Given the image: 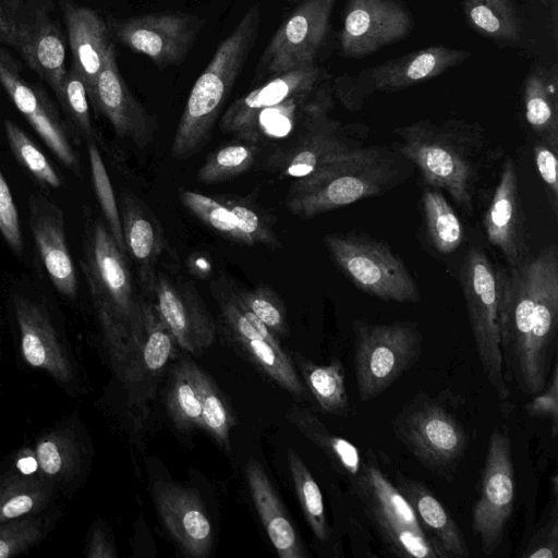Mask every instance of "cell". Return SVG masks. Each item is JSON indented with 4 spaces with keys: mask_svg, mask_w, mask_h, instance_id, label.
<instances>
[{
    "mask_svg": "<svg viewBox=\"0 0 558 558\" xmlns=\"http://www.w3.org/2000/svg\"><path fill=\"white\" fill-rule=\"evenodd\" d=\"M50 526L51 520L41 512L0 522V558L31 550L44 541Z\"/></svg>",
    "mask_w": 558,
    "mask_h": 558,
    "instance_id": "f6af8a7d",
    "label": "cell"
},
{
    "mask_svg": "<svg viewBox=\"0 0 558 558\" xmlns=\"http://www.w3.org/2000/svg\"><path fill=\"white\" fill-rule=\"evenodd\" d=\"M335 3L336 0H301L263 51L257 73L270 78L316 64Z\"/></svg>",
    "mask_w": 558,
    "mask_h": 558,
    "instance_id": "5bb4252c",
    "label": "cell"
},
{
    "mask_svg": "<svg viewBox=\"0 0 558 558\" xmlns=\"http://www.w3.org/2000/svg\"><path fill=\"white\" fill-rule=\"evenodd\" d=\"M354 373L362 402L386 391L421 357L423 337L416 324L353 322Z\"/></svg>",
    "mask_w": 558,
    "mask_h": 558,
    "instance_id": "52a82bcc",
    "label": "cell"
},
{
    "mask_svg": "<svg viewBox=\"0 0 558 558\" xmlns=\"http://www.w3.org/2000/svg\"><path fill=\"white\" fill-rule=\"evenodd\" d=\"M288 466L304 517L319 542L330 537L323 495L312 473L292 448L287 452Z\"/></svg>",
    "mask_w": 558,
    "mask_h": 558,
    "instance_id": "60d3db41",
    "label": "cell"
},
{
    "mask_svg": "<svg viewBox=\"0 0 558 558\" xmlns=\"http://www.w3.org/2000/svg\"><path fill=\"white\" fill-rule=\"evenodd\" d=\"M351 478L365 514L392 554L437 558L413 508L375 460H362L359 472Z\"/></svg>",
    "mask_w": 558,
    "mask_h": 558,
    "instance_id": "8fae6325",
    "label": "cell"
},
{
    "mask_svg": "<svg viewBox=\"0 0 558 558\" xmlns=\"http://www.w3.org/2000/svg\"><path fill=\"white\" fill-rule=\"evenodd\" d=\"M413 27L412 12L399 0H348L338 36L340 52L347 58L369 56L408 37Z\"/></svg>",
    "mask_w": 558,
    "mask_h": 558,
    "instance_id": "e0dca14e",
    "label": "cell"
},
{
    "mask_svg": "<svg viewBox=\"0 0 558 558\" xmlns=\"http://www.w3.org/2000/svg\"><path fill=\"white\" fill-rule=\"evenodd\" d=\"M260 22V5H251L195 81L172 140L170 153L175 159L192 157L208 141L258 36Z\"/></svg>",
    "mask_w": 558,
    "mask_h": 558,
    "instance_id": "5b68a950",
    "label": "cell"
},
{
    "mask_svg": "<svg viewBox=\"0 0 558 558\" xmlns=\"http://www.w3.org/2000/svg\"><path fill=\"white\" fill-rule=\"evenodd\" d=\"M324 242L339 269L357 289L383 301H420L418 287L405 264L384 242L357 233H330Z\"/></svg>",
    "mask_w": 558,
    "mask_h": 558,
    "instance_id": "9c48e42d",
    "label": "cell"
},
{
    "mask_svg": "<svg viewBox=\"0 0 558 558\" xmlns=\"http://www.w3.org/2000/svg\"><path fill=\"white\" fill-rule=\"evenodd\" d=\"M119 211L126 254L136 266L141 287L151 295L156 265L165 246L161 226L148 207L131 193L120 197Z\"/></svg>",
    "mask_w": 558,
    "mask_h": 558,
    "instance_id": "83f0119b",
    "label": "cell"
},
{
    "mask_svg": "<svg viewBox=\"0 0 558 558\" xmlns=\"http://www.w3.org/2000/svg\"><path fill=\"white\" fill-rule=\"evenodd\" d=\"M407 174L400 158L388 148L363 146L311 175L295 179L286 204L293 215L311 218L380 195Z\"/></svg>",
    "mask_w": 558,
    "mask_h": 558,
    "instance_id": "277c9868",
    "label": "cell"
},
{
    "mask_svg": "<svg viewBox=\"0 0 558 558\" xmlns=\"http://www.w3.org/2000/svg\"><path fill=\"white\" fill-rule=\"evenodd\" d=\"M470 26L497 43L514 45L521 39V21L513 0H464Z\"/></svg>",
    "mask_w": 558,
    "mask_h": 558,
    "instance_id": "d590c367",
    "label": "cell"
},
{
    "mask_svg": "<svg viewBox=\"0 0 558 558\" xmlns=\"http://www.w3.org/2000/svg\"><path fill=\"white\" fill-rule=\"evenodd\" d=\"M515 477L508 428L490 433L481 486L472 510V529L486 556L498 548L515 501Z\"/></svg>",
    "mask_w": 558,
    "mask_h": 558,
    "instance_id": "4fadbf2b",
    "label": "cell"
},
{
    "mask_svg": "<svg viewBox=\"0 0 558 558\" xmlns=\"http://www.w3.org/2000/svg\"><path fill=\"white\" fill-rule=\"evenodd\" d=\"M252 500L263 526L281 558H307L308 553L263 466L251 460L245 469Z\"/></svg>",
    "mask_w": 558,
    "mask_h": 558,
    "instance_id": "4dcf8cb0",
    "label": "cell"
},
{
    "mask_svg": "<svg viewBox=\"0 0 558 558\" xmlns=\"http://www.w3.org/2000/svg\"><path fill=\"white\" fill-rule=\"evenodd\" d=\"M395 486L413 508L437 558H468L466 539L438 498L421 482L398 472Z\"/></svg>",
    "mask_w": 558,
    "mask_h": 558,
    "instance_id": "f1b7e54d",
    "label": "cell"
},
{
    "mask_svg": "<svg viewBox=\"0 0 558 558\" xmlns=\"http://www.w3.org/2000/svg\"><path fill=\"white\" fill-rule=\"evenodd\" d=\"M289 421L314 445L323 450L338 472L353 477L360 470V450L349 440L331 434L310 410L293 407Z\"/></svg>",
    "mask_w": 558,
    "mask_h": 558,
    "instance_id": "8d00e7d4",
    "label": "cell"
},
{
    "mask_svg": "<svg viewBox=\"0 0 558 558\" xmlns=\"http://www.w3.org/2000/svg\"><path fill=\"white\" fill-rule=\"evenodd\" d=\"M85 556L88 558H116V547L109 534L100 525H94L87 538Z\"/></svg>",
    "mask_w": 558,
    "mask_h": 558,
    "instance_id": "9f6ffc18",
    "label": "cell"
},
{
    "mask_svg": "<svg viewBox=\"0 0 558 558\" xmlns=\"http://www.w3.org/2000/svg\"><path fill=\"white\" fill-rule=\"evenodd\" d=\"M332 95L327 80L314 89L259 111L251 124L236 136L254 143L263 138H283L296 126H304L313 117L329 112L333 107Z\"/></svg>",
    "mask_w": 558,
    "mask_h": 558,
    "instance_id": "f546056e",
    "label": "cell"
},
{
    "mask_svg": "<svg viewBox=\"0 0 558 558\" xmlns=\"http://www.w3.org/2000/svg\"><path fill=\"white\" fill-rule=\"evenodd\" d=\"M534 160L545 185L549 205L555 215L558 211L557 153L543 142L534 145Z\"/></svg>",
    "mask_w": 558,
    "mask_h": 558,
    "instance_id": "11a10c76",
    "label": "cell"
},
{
    "mask_svg": "<svg viewBox=\"0 0 558 558\" xmlns=\"http://www.w3.org/2000/svg\"><path fill=\"white\" fill-rule=\"evenodd\" d=\"M196 365L192 361L179 363L173 368L168 384L167 410L171 421L180 430L203 428Z\"/></svg>",
    "mask_w": 558,
    "mask_h": 558,
    "instance_id": "f35d334b",
    "label": "cell"
},
{
    "mask_svg": "<svg viewBox=\"0 0 558 558\" xmlns=\"http://www.w3.org/2000/svg\"><path fill=\"white\" fill-rule=\"evenodd\" d=\"M395 437L428 471L451 482L465 454L469 437L445 401L420 392L391 421Z\"/></svg>",
    "mask_w": 558,
    "mask_h": 558,
    "instance_id": "8992f818",
    "label": "cell"
},
{
    "mask_svg": "<svg viewBox=\"0 0 558 558\" xmlns=\"http://www.w3.org/2000/svg\"><path fill=\"white\" fill-rule=\"evenodd\" d=\"M54 497V485L40 475L13 470L0 474V522L43 512Z\"/></svg>",
    "mask_w": 558,
    "mask_h": 558,
    "instance_id": "836d02e7",
    "label": "cell"
},
{
    "mask_svg": "<svg viewBox=\"0 0 558 558\" xmlns=\"http://www.w3.org/2000/svg\"><path fill=\"white\" fill-rule=\"evenodd\" d=\"M34 458L40 476L53 485H68L83 470L85 448L74 427L59 426L37 439Z\"/></svg>",
    "mask_w": 558,
    "mask_h": 558,
    "instance_id": "d6a6232c",
    "label": "cell"
},
{
    "mask_svg": "<svg viewBox=\"0 0 558 558\" xmlns=\"http://www.w3.org/2000/svg\"><path fill=\"white\" fill-rule=\"evenodd\" d=\"M367 132L368 128L363 123H343L323 112L303 126V134L295 145L272 154L268 165L280 177L305 178L365 146Z\"/></svg>",
    "mask_w": 558,
    "mask_h": 558,
    "instance_id": "9a60e30c",
    "label": "cell"
},
{
    "mask_svg": "<svg viewBox=\"0 0 558 558\" xmlns=\"http://www.w3.org/2000/svg\"><path fill=\"white\" fill-rule=\"evenodd\" d=\"M527 124L537 137L558 153V70L534 64L523 84Z\"/></svg>",
    "mask_w": 558,
    "mask_h": 558,
    "instance_id": "1f68e13d",
    "label": "cell"
},
{
    "mask_svg": "<svg viewBox=\"0 0 558 558\" xmlns=\"http://www.w3.org/2000/svg\"><path fill=\"white\" fill-rule=\"evenodd\" d=\"M108 26L119 43L163 69L184 60L201 23L185 13H151L113 21Z\"/></svg>",
    "mask_w": 558,
    "mask_h": 558,
    "instance_id": "2e32d148",
    "label": "cell"
},
{
    "mask_svg": "<svg viewBox=\"0 0 558 558\" xmlns=\"http://www.w3.org/2000/svg\"><path fill=\"white\" fill-rule=\"evenodd\" d=\"M233 295L255 314L277 337L288 332L287 312L282 300L268 286L262 284L252 290L232 292Z\"/></svg>",
    "mask_w": 558,
    "mask_h": 558,
    "instance_id": "c3c4849f",
    "label": "cell"
},
{
    "mask_svg": "<svg viewBox=\"0 0 558 558\" xmlns=\"http://www.w3.org/2000/svg\"><path fill=\"white\" fill-rule=\"evenodd\" d=\"M558 496L551 495L542 522L520 550L522 558H557L558 557Z\"/></svg>",
    "mask_w": 558,
    "mask_h": 558,
    "instance_id": "816d5d0a",
    "label": "cell"
},
{
    "mask_svg": "<svg viewBox=\"0 0 558 558\" xmlns=\"http://www.w3.org/2000/svg\"><path fill=\"white\" fill-rule=\"evenodd\" d=\"M142 322L141 340L131 383H138L145 375L161 372L174 356L178 345L153 301L143 300Z\"/></svg>",
    "mask_w": 558,
    "mask_h": 558,
    "instance_id": "e575fe53",
    "label": "cell"
},
{
    "mask_svg": "<svg viewBox=\"0 0 558 558\" xmlns=\"http://www.w3.org/2000/svg\"><path fill=\"white\" fill-rule=\"evenodd\" d=\"M158 514L181 551L205 558L213 545V527L198 494L174 483L157 481L151 487Z\"/></svg>",
    "mask_w": 558,
    "mask_h": 558,
    "instance_id": "7402d4cb",
    "label": "cell"
},
{
    "mask_svg": "<svg viewBox=\"0 0 558 558\" xmlns=\"http://www.w3.org/2000/svg\"><path fill=\"white\" fill-rule=\"evenodd\" d=\"M399 154L415 165L424 181L447 191L456 204L472 215L481 179L500 150L476 123L460 119L418 120L392 131Z\"/></svg>",
    "mask_w": 558,
    "mask_h": 558,
    "instance_id": "7a4b0ae2",
    "label": "cell"
},
{
    "mask_svg": "<svg viewBox=\"0 0 558 558\" xmlns=\"http://www.w3.org/2000/svg\"><path fill=\"white\" fill-rule=\"evenodd\" d=\"M61 8L72 53L71 66L83 78L89 95L112 45L109 26L96 11L71 0H61Z\"/></svg>",
    "mask_w": 558,
    "mask_h": 558,
    "instance_id": "4316f807",
    "label": "cell"
},
{
    "mask_svg": "<svg viewBox=\"0 0 558 558\" xmlns=\"http://www.w3.org/2000/svg\"><path fill=\"white\" fill-rule=\"evenodd\" d=\"M3 126L10 148L17 161L40 183L54 189L59 187L61 185L59 175L25 132L9 119L4 120Z\"/></svg>",
    "mask_w": 558,
    "mask_h": 558,
    "instance_id": "7dc6e473",
    "label": "cell"
},
{
    "mask_svg": "<svg viewBox=\"0 0 558 558\" xmlns=\"http://www.w3.org/2000/svg\"><path fill=\"white\" fill-rule=\"evenodd\" d=\"M88 157L94 190L105 216L108 229L118 244L120 251L126 255L125 244L122 234V225L119 211V204L108 175L107 169L100 156L99 149L94 142L88 144Z\"/></svg>",
    "mask_w": 558,
    "mask_h": 558,
    "instance_id": "bcb514c9",
    "label": "cell"
},
{
    "mask_svg": "<svg viewBox=\"0 0 558 558\" xmlns=\"http://www.w3.org/2000/svg\"><path fill=\"white\" fill-rule=\"evenodd\" d=\"M221 317L232 343L274 383L298 398L306 397V389L293 360L281 347L267 341L246 319L232 294L218 298Z\"/></svg>",
    "mask_w": 558,
    "mask_h": 558,
    "instance_id": "cb8c5ba5",
    "label": "cell"
},
{
    "mask_svg": "<svg viewBox=\"0 0 558 558\" xmlns=\"http://www.w3.org/2000/svg\"><path fill=\"white\" fill-rule=\"evenodd\" d=\"M426 235L440 254L454 252L463 242V226L445 196L435 189H426L422 196Z\"/></svg>",
    "mask_w": 558,
    "mask_h": 558,
    "instance_id": "ab89813d",
    "label": "cell"
},
{
    "mask_svg": "<svg viewBox=\"0 0 558 558\" xmlns=\"http://www.w3.org/2000/svg\"><path fill=\"white\" fill-rule=\"evenodd\" d=\"M327 80L326 72L317 64L270 77L229 106L221 118L220 129L238 135L251 124L259 111L314 89Z\"/></svg>",
    "mask_w": 558,
    "mask_h": 558,
    "instance_id": "484cf974",
    "label": "cell"
},
{
    "mask_svg": "<svg viewBox=\"0 0 558 558\" xmlns=\"http://www.w3.org/2000/svg\"><path fill=\"white\" fill-rule=\"evenodd\" d=\"M258 143L244 141L220 147L208 156L197 172V180L213 184L230 180L247 171L255 161Z\"/></svg>",
    "mask_w": 558,
    "mask_h": 558,
    "instance_id": "7bdbcfd3",
    "label": "cell"
},
{
    "mask_svg": "<svg viewBox=\"0 0 558 558\" xmlns=\"http://www.w3.org/2000/svg\"><path fill=\"white\" fill-rule=\"evenodd\" d=\"M28 210L34 241L52 284L64 296L74 299L77 278L66 245L62 210L40 194L29 197Z\"/></svg>",
    "mask_w": 558,
    "mask_h": 558,
    "instance_id": "d4e9b609",
    "label": "cell"
},
{
    "mask_svg": "<svg viewBox=\"0 0 558 558\" xmlns=\"http://www.w3.org/2000/svg\"><path fill=\"white\" fill-rule=\"evenodd\" d=\"M12 302L25 362L59 384L70 385L74 368L44 306L20 294H14Z\"/></svg>",
    "mask_w": 558,
    "mask_h": 558,
    "instance_id": "603a6c76",
    "label": "cell"
},
{
    "mask_svg": "<svg viewBox=\"0 0 558 558\" xmlns=\"http://www.w3.org/2000/svg\"><path fill=\"white\" fill-rule=\"evenodd\" d=\"M236 217L241 231L252 244H264L271 248L280 246L266 215L248 199L238 196H217Z\"/></svg>",
    "mask_w": 558,
    "mask_h": 558,
    "instance_id": "f907efd6",
    "label": "cell"
},
{
    "mask_svg": "<svg viewBox=\"0 0 558 558\" xmlns=\"http://www.w3.org/2000/svg\"><path fill=\"white\" fill-rule=\"evenodd\" d=\"M0 84L50 150L73 171H80L66 128L49 97L31 84L13 57L0 46Z\"/></svg>",
    "mask_w": 558,
    "mask_h": 558,
    "instance_id": "ac0fdd59",
    "label": "cell"
},
{
    "mask_svg": "<svg viewBox=\"0 0 558 558\" xmlns=\"http://www.w3.org/2000/svg\"><path fill=\"white\" fill-rule=\"evenodd\" d=\"M470 58L465 50L438 45L364 69L333 81V95L349 110H359L377 92H397L432 80Z\"/></svg>",
    "mask_w": 558,
    "mask_h": 558,
    "instance_id": "7c38bea8",
    "label": "cell"
},
{
    "mask_svg": "<svg viewBox=\"0 0 558 558\" xmlns=\"http://www.w3.org/2000/svg\"><path fill=\"white\" fill-rule=\"evenodd\" d=\"M530 417L551 421V436H557L558 429V364L555 361L544 389L534 395L525 407Z\"/></svg>",
    "mask_w": 558,
    "mask_h": 558,
    "instance_id": "db71d44e",
    "label": "cell"
},
{
    "mask_svg": "<svg viewBox=\"0 0 558 558\" xmlns=\"http://www.w3.org/2000/svg\"><path fill=\"white\" fill-rule=\"evenodd\" d=\"M496 275L504 369L534 396L557 360L558 248L550 244L517 267L496 268Z\"/></svg>",
    "mask_w": 558,
    "mask_h": 558,
    "instance_id": "6da1fadb",
    "label": "cell"
},
{
    "mask_svg": "<svg viewBox=\"0 0 558 558\" xmlns=\"http://www.w3.org/2000/svg\"><path fill=\"white\" fill-rule=\"evenodd\" d=\"M489 243L504 256L509 267L530 258L526 220L519 192L514 161L506 157L498 183L483 218Z\"/></svg>",
    "mask_w": 558,
    "mask_h": 558,
    "instance_id": "ffe728a7",
    "label": "cell"
},
{
    "mask_svg": "<svg viewBox=\"0 0 558 558\" xmlns=\"http://www.w3.org/2000/svg\"><path fill=\"white\" fill-rule=\"evenodd\" d=\"M294 361L320 409L329 414L347 415L350 407L342 363L335 360L327 365H317L299 353Z\"/></svg>",
    "mask_w": 558,
    "mask_h": 558,
    "instance_id": "74e56055",
    "label": "cell"
},
{
    "mask_svg": "<svg viewBox=\"0 0 558 558\" xmlns=\"http://www.w3.org/2000/svg\"><path fill=\"white\" fill-rule=\"evenodd\" d=\"M151 295L161 320L181 349L198 355L214 343L216 324L191 284L175 283L157 274Z\"/></svg>",
    "mask_w": 558,
    "mask_h": 558,
    "instance_id": "d6986e66",
    "label": "cell"
},
{
    "mask_svg": "<svg viewBox=\"0 0 558 558\" xmlns=\"http://www.w3.org/2000/svg\"><path fill=\"white\" fill-rule=\"evenodd\" d=\"M460 280L478 359L499 403L507 411L510 390L500 349L497 275L481 247L473 246L465 254Z\"/></svg>",
    "mask_w": 558,
    "mask_h": 558,
    "instance_id": "30bf717a",
    "label": "cell"
},
{
    "mask_svg": "<svg viewBox=\"0 0 558 558\" xmlns=\"http://www.w3.org/2000/svg\"><path fill=\"white\" fill-rule=\"evenodd\" d=\"M88 99L107 118L119 137L131 140L140 148L151 142L156 121L137 101L123 80L113 45L109 48Z\"/></svg>",
    "mask_w": 558,
    "mask_h": 558,
    "instance_id": "44dd1931",
    "label": "cell"
},
{
    "mask_svg": "<svg viewBox=\"0 0 558 558\" xmlns=\"http://www.w3.org/2000/svg\"><path fill=\"white\" fill-rule=\"evenodd\" d=\"M51 0H0V45L15 49L53 90L62 87L66 46Z\"/></svg>",
    "mask_w": 558,
    "mask_h": 558,
    "instance_id": "ba28073f",
    "label": "cell"
},
{
    "mask_svg": "<svg viewBox=\"0 0 558 558\" xmlns=\"http://www.w3.org/2000/svg\"><path fill=\"white\" fill-rule=\"evenodd\" d=\"M0 233L13 252L23 255L24 244L19 213L10 187L0 170Z\"/></svg>",
    "mask_w": 558,
    "mask_h": 558,
    "instance_id": "f5cc1de1",
    "label": "cell"
},
{
    "mask_svg": "<svg viewBox=\"0 0 558 558\" xmlns=\"http://www.w3.org/2000/svg\"><path fill=\"white\" fill-rule=\"evenodd\" d=\"M196 377L202 400V429L229 452L230 430L234 424L232 411L210 376L198 365Z\"/></svg>",
    "mask_w": 558,
    "mask_h": 558,
    "instance_id": "b9f144b4",
    "label": "cell"
},
{
    "mask_svg": "<svg viewBox=\"0 0 558 558\" xmlns=\"http://www.w3.org/2000/svg\"><path fill=\"white\" fill-rule=\"evenodd\" d=\"M180 199L194 216L213 230L231 241L252 245L250 239L241 231L236 217L217 196L183 191Z\"/></svg>",
    "mask_w": 558,
    "mask_h": 558,
    "instance_id": "ee69618b",
    "label": "cell"
},
{
    "mask_svg": "<svg viewBox=\"0 0 558 558\" xmlns=\"http://www.w3.org/2000/svg\"><path fill=\"white\" fill-rule=\"evenodd\" d=\"M57 98L74 129L83 136L92 140L94 137V130L86 85L72 66H70L65 74Z\"/></svg>",
    "mask_w": 558,
    "mask_h": 558,
    "instance_id": "681fc988",
    "label": "cell"
},
{
    "mask_svg": "<svg viewBox=\"0 0 558 558\" xmlns=\"http://www.w3.org/2000/svg\"><path fill=\"white\" fill-rule=\"evenodd\" d=\"M81 269L119 377L131 383L142 333V302L125 255L97 220L86 240Z\"/></svg>",
    "mask_w": 558,
    "mask_h": 558,
    "instance_id": "3957f363",
    "label": "cell"
},
{
    "mask_svg": "<svg viewBox=\"0 0 558 558\" xmlns=\"http://www.w3.org/2000/svg\"><path fill=\"white\" fill-rule=\"evenodd\" d=\"M289 2H292V3H295V2H300L301 0H288Z\"/></svg>",
    "mask_w": 558,
    "mask_h": 558,
    "instance_id": "6f0895ef",
    "label": "cell"
}]
</instances>
